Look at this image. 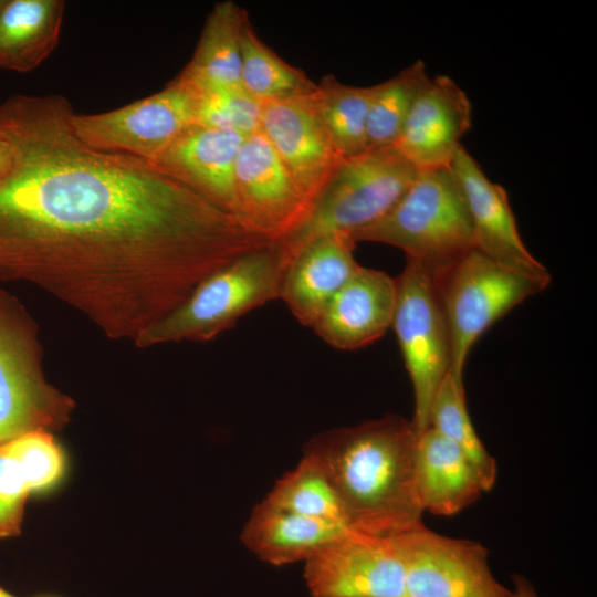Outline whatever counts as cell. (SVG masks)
Returning a JSON list of instances; mask_svg holds the SVG:
<instances>
[{
	"mask_svg": "<svg viewBox=\"0 0 597 597\" xmlns=\"http://www.w3.org/2000/svg\"><path fill=\"white\" fill-rule=\"evenodd\" d=\"M514 589L512 597H538L528 579L521 575H513Z\"/></svg>",
	"mask_w": 597,
	"mask_h": 597,
	"instance_id": "1f68e13d",
	"label": "cell"
},
{
	"mask_svg": "<svg viewBox=\"0 0 597 597\" xmlns=\"http://www.w3.org/2000/svg\"><path fill=\"white\" fill-rule=\"evenodd\" d=\"M429 427L463 452L479 475L484 492L492 490L498 478L496 461L488 452L472 425L463 380L455 379L450 373L433 398Z\"/></svg>",
	"mask_w": 597,
	"mask_h": 597,
	"instance_id": "cb8c5ba5",
	"label": "cell"
},
{
	"mask_svg": "<svg viewBox=\"0 0 597 597\" xmlns=\"http://www.w3.org/2000/svg\"><path fill=\"white\" fill-rule=\"evenodd\" d=\"M418 171L394 146L342 159L302 223L277 242L286 264L317 238L336 232L352 235L380 220Z\"/></svg>",
	"mask_w": 597,
	"mask_h": 597,
	"instance_id": "277c9868",
	"label": "cell"
},
{
	"mask_svg": "<svg viewBox=\"0 0 597 597\" xmlns=\"http://www.w3.org/2000/svg\"><path fill=\"white\" fill-rule=\"evenodd\" d=\"M62 95H13L0 129V262L139 271L176 308L209 274L264 244L233 214L151 161L95 149Z\"/></svg>",
	"mask_w": 597,
	"mask_h": 597,
	"instance_id": "6da1fadb",
	"label": "cell"
},
{
	"mask_svg": "<svg viewBox=\"0 0 597 597\" xmlns=\"http://www.w3.org/2000/svg\"><path fill=\"white\" fill-rule=\"evenodd\" d=\"M3 446L18 463L30 492L48 489L63 474V453L48 431H32Z\"/></svg>",
	"mask_w": 597,
	"mask_h": 597,
	"instance_id": "f1b7e54d",
	"label": "cell"
},
{
	"mask_svg": "<svg viewBox=\"0 0 597 597\" xmlns=\"http://www.w3.org/2000/svg\"><path fill=\"white\" fill-rule=\"evenodd\" d=\"M304 579L311 597H406L394 538L352 528L304 562Z\"/></svg>",
	"mask_w": 597,
	"mask_h": 597,
	"instance_id": "30bf717a",
	"label": "cell"
},
{
	"mask_svg": "<svg viewBox=\"0 0 597 597\" xmlns=\"http://www.w3.org/2000/svg\"><path fill=\"white\" fill-rule=\"evenodd\" d=\"M395 303V279L383 271L359 266L332 297L312 328L337 349L362 348L391 327Z\"/></svg>",
	"mask_w": 597,
	"mask_h": 597,
	"instance_id": "9a60e30c",
	"label": "cell"
},
{
	"mask_svg": "<svg viewBox=\"0 0 597 597\" xmlns=\"http://www.w3.org/2000/svg\"><path fill=\"white\" fill-rule=\"evenodd\" d=\"M415 467L423 512L452 516L473 504L484 492L463 452L432 427L418 433Z\"/></svg>",
	"mask_w": 597,
	"mask_h": 597,
	"instance_id": "d6986e66",
	"label": "cell"
},
{
	"mask_svg": "<svg viewBox=\"0 0 597 597\" xmlns=\"http://www.w3.org/2000/svg\"><path fill=\"white\" fill-rule=\"evenodd\" d=\"M247 137L238 132L193 124L154 164L234 216V168Z\"/></svg>",
	"mask_w": 597,
	"mask_h": 597,
	"instance_id": "2e32d148",
	"label": "cell"
},
{
	"mask_svg": "<svg viewBox=\"0 0 597 597\" xmlns=\"http://www.w3.org/2000/svg\"><path fill=\"white\" fill-rule=\"evenodd\" d=\"M418 432L399 415L344 427L310 439L303 455L333 486L349 528L392 537L422 522L416 485Z\"/></svg>",
	"mask_w": 597,
	"mask_h": 597,
	"instance_id": "7a4b0ae2",
	"label": "cell"
},
{
	"mask_svg": "<svg viewBox=\"0 0 597 597\" xmlns=\"http://www.w3.org/2000/svg\"><path fill=\"white\" fill-rule=\"evenodd\" d=\"M6 0H0V9L2 8V6L4 4Z\"/></svg>",
	"mask_w": 597,
	"mask_h": 597,
	"instance_id": "836d02e7",
	"label": "cell"
},
{
	"mask_svg": "<svg viewBox=\"0 0 597 597\" xmlns=\"http://www.w3.org/2000/svg\"><path fill=\"white\" fill-rule=\"evenodd\" d=\"M67 399L48 388L0 329V446L66 420Z\"/></svg>",
	"mask_w": 597,
	"mask_h": 597,
	"instance_id": "ac0fdd59",
	"label": "cell"
},
{
	"mask_svg": "<svg viewBox=\"0 0 597 597\" xmlns=\"http://www.w3.org/2000/svg\"><path fill=\"white\" fill-rule=\"evenodd\" d=\"M471 121L467 93L447 75L430 77L394 147L418 170L450 168Z\"/></svg>",
	"mask_w": 597,
	"mask_h": 597,
	"instance_id": "4fadbf2b",
	"label": "cell"
},
{
	"mask_svg": "<svg viewBox=\"0 0 597 597\" xmlns=\"http://www.w3.org/2000/svg\"><path fill=\"white\" fill-rule=\"evenodd\" d=\"M195 92L178 76L161 91L123 107L72 116L76 135L88 146L154 163L195 124Z\"/></svg>",
	"mask_w": 597,
	"mask_h": 597,
	"instance_id": "ba28073f",
	"label": "cell"
},
{
	"mask_svg": "<svg viewBox=\"0 0 597 597\" xmlns=\"http://www.w3.org/2000/svg\"><path fill=\"white\" fill-rule=\"evenodd\" d=\"M30 491L15 460L0 446V538L17 536Z\"/></svg>",
	"mask_w": 597,
	"mask_h": 597,
	"instance_id": "f546056e",
	"label": "cell"
},
{
	"mask_svg": "<svg viewBox=\"0 0 597 597\" xmlns=\"http://www.w3.org/2000/svg\"><path fill=\"white\" fill-rule=\"evenodd\" d=\"M240 55L241 85L261 103L315 85L302 70L285 62L261 40L249 17L241 29Z\"/></svg>",
	"mask_w": 597,
	"mask_h": 597,
	"instance_id": "d4e9b609",
	"label": "cell"
},
{
	"mask_svg": "<svg viewBox=\"0 0 597 597\" xmlns=\"http://www.w3.org/2000/svg\"><path fill=\"white\" fill-rule=\"evenodd\" d=\"M450 168L467 203L474 249L514 269L548 272L522 241L505 189L491 181L462 146Z\"/></svg>",
	"mask_w": 597,
	"mask_h": 597,
	"instance_id": "5bb4252c",
	"label": "cell"
},
{
	"mask_svg": "<svg viewBox=\"0 0 597 597\" xmlns=\"http://www.w3.org/2000/svg\"><path fill=\"white\" fill-rule=\"evenodd\" d=\"M286 261L277 242L249 251L205 277L174 311L139 337L145 345L206 341L280 297Z\"/></svg>",
	"mask_w": 597,
	"mask_h": 597,
	"instance_id": "5b68a950",
	"label": "cell"
},
{
	"mask_svg": "<svg viewBox=\"0 0 597 597\" xmlns=\"http://www.w3.org/2000/svg\"><path fill=\"white\" fill-rule=\"evenodd\" d=\"M315 87L316 83L305 92L265 101L261 114V132L310 208L343 159L321 117Z\"/></svg>",
	"mask_w": 597,
	"mask_h": 597,
	"instance_id": "7c38bea8",
	"label": "cell"
},
{
	"mask_svg": "<svg viewBox=\"0 0 597 597\" xmlns=\"http://www.w3.org/2000/svg\"><path fill=\"white\" fill-rule=\"evenodd\" d=\"M193 92L195 124L244 136L261 129L262 103L242 86Z\"/></svg>",
	"mask_w": 597,
	"mask_h": 597,
	"instance_id": "83f0119b",
	"label": "cell"
},
{
	"mask_svg": "<svg viewBox=\"0 0 597 597\" xmlns=\"http://www.w3.org/2000/svg\"><path fill=\"white\" fill-rule=\"evenodd\" d=\"M356 242L343 232L317 238L286 264L280 291L294 317L312 327L332 297L360 266Z\"/></svg>",
	"mask_w": 597,
	"mask_h": 597,
	"instance_id": "e0dca14e",
	"label": "cell"
},
{
	"mask_svg": "<svg viewBox=\"0 0 597 597\" xmlns=\"http://www.w3.org/2000/svg\"><path fill=\"white\" fill-rule=\"evenodd\" d=\"M350 237L356 243L399 248L432 280L474 249L467 203L451 168L419 170L388 213Z\"/></svg>",
	"mask_w": 597,
	"mask_h": 597,
	"instance_id": "3957f363",
	"label": "cell"
},
{
	"mask_svg": "<svg viewBox=\"0 0 597 597\" xmlns=\"http://www.w3.org/2000/svg\"><path fill=\"white\" fill-rule=\"evenodd\" d=\"M263 501L280 510L348 527L333 486L317 463L306 455L275 482Z\"/></svg>",
	"mask_w": 597,
	"mask_h": 597,
	"instance_id": "4316f807",
	"label": "cell"
},
{
	"mask_svg": "<svg viewBox=\"0 0 597 597\" xmlns=\"http://www.w3.org/2000/svg\"><path fill=\"white\" fill-rule=\"evenodd\" d=\"M429 80L425 63L416 61L375 85L367 122L368 150L395 145L415 101Z\"/></svg>",
	"mask_w": 597,
	"mask_h": 597,
	"instance_id": "484cf974",
	"label": "cell"
},
{
	"mask_svg": "<svg viewBox=\"0 0 597 597\" xmlns=\"http://www.w3.org/2000/svg\"><path fill=\"white\" fill-rule=\"evenodd\" d=\"M63 0H6L0 9V67L29 72L59 43Z\"/></svg>",
	"mask_w": 597,
	"mask_h": 597,
	"instance_id": "7402d4cb",
	"label": "cell"
},
{
	"mask_svg": "<svg viewBox=\"0 0 597 597\" xmlns=\"http://www.w3.org/2000/svg\"><path fill=\"white\" fill-rule=\"evenodd\" d=\"M405 570L406 597H512L493 576L489 551L420 523L392 536Z\"/></svg>",
	"mask_w": 597,
	"mask_h": 597,
	"instance_id": "9c48e42d",
	"label": "cell"
},
{
	"mask_svg": "<svg viewBox=\"0 0 597 597\" xmlns=\"http://www.w3.org/2000/svg\"><path fill=\"white\" fill-rule=\"evenodd\" d=\"M396 281L391 327L412 384L418 433L429 427L433 398L451 370L452 348L448 323L430 275L407 260Z\"/></svg>",
	"mask_w": 597,
	"mask_h": 597,
	"instance_id": "52a82bcc",
	"label": "cell"
},
{
	"mask_svg": "<svg viewBox=\"0 0 597 597\" xmlns=\"http://www.w3.org/2000/svg\"><path fill=\"white\" fill-rule=\"evenodd\" d=\"M347 530L342 524L280 510L262 501L252 510L240 540L261 561L285 566L304 563Z\"/></svg>",
	"mask_w": 597,
	"mask_h": 597,
	"instance_id": "ffe728a7",
	"label": "cell"
},
{
	"mask_svg": "<svg viewBox=\"0 0 597 597\" xmlns=\"http://www.w3.org/2000/svg\"><path fill=\"white\" fill-rule=\"evenodd\" d=\"M13 157V146L7 135L0 129V178L10 169Z\"/></svg>",
	"mask_w": 597,
	"mask_h": 597,
	"instance_id": "4dcf8cb0",
	"label": "cell"
},
{
	"mask_svg": "<svg viewBox=\"0 0 597 597\" xmlns=\"http://www.w3.org/2000/svg\"><path fill=\"white\" fill-rule=\"evenodd\" d=\"M375 85L353 86L332 75L316 84L321 117L339 156L354 157L368 150L367 122Z\"/></svg>",
	"mask_w": 597,
	"mask_h": 597,
	"instance_id": "603a6c76",
	"label": "cell"
},
{
	"mask_svg": "<svg viewBox=\"0 0 597 597\" xmlns=\"http://www.w3.org/2000/svg\"><path fill=\"white\" fill-rule=\"evenodd\" d=\"M234 200L235 218L270 242L289 237L310 210V203L261 129L249 135L239 150Z\"/></svg>",
	"mask_w": 597,
	"mask_h": 597,
	"instance_id": "8fae6325",
	"label": "cell"
},
{
	"mask_svg": "<svg viewBox=\"0 0 597 597\" xmlns=\"http://www.w3.org/2000/svg\"><path fill=\"white\" fill-rule=\"evenodd\" d=\"M0 597H13V596L10 595L9 593H7L6 590H3V589L0 587Z\"/></svg>",
	"mask_w": 597,
	"mask_h": 597,
	"instance_id": "d6a6232c",
	"label": "cell"
},
{
	"mask_svg": "<svg viewBox=\"0 0 597 597\" xmlns=\"http://www.w3.org/2000/svg\"><path fill=\"white\" fill-rule=\"evenodd\" d=\"M248 17L234 1L217 3L190 61L177 76L196 92L242 86L240 34Z\"/></svg>",
	"mask_w": 597,
	"mask_h": 597,
	"instance_id": "44dd1931",
	"label": "cell"
},
{
	"mask_svg": "<svg viewBox=\"0 0 597 597\" xmlns=\"http://www.w3.org/2000/svg\"><path fill=\"white\" fill-rule=\"evenodd\" d=\"M432 281L450 332V374L463 380L476 341L516 305L545 290L551 275L511 268L473 249Z\"/></svg>",
	"mask_w": 597,
	"mask_h": 597,
	"instance_id": "8992f818",
	"label": "cell"
}]
</instances>
